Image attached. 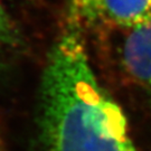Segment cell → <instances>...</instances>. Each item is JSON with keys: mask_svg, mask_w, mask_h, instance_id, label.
I'll return each mask as SVG.
<instances>
[{"mask_svg": "<svg viewBox=\"0 0 151 151\" xmlns=\"http://www.w3.org/2000/svg\"><path fill=\"white\" fill-rule=\"evenodd\" d=\"M38 97L40 151H137L123 111L92 68L75 0L49 52Z\"/></svg>", "mask_w": 151, "mask_h": 151, "instance_id": "1", "label": "cell"}, {"mask_svg": "<svg viewBox=\"0 0 151 151\" xmlns=\"http://www.w3.org/2000/svg\"><path fill=\"white\" fill-rule=\"evenodd\" d=\"M75 1L83 26L97 22L113 29H127L151 20V0Z\"/></svg>", "mask_w": 151, "mask_h": 151, "instance_id": "2", "label": "cell"}, {"mask_svg": "<svg viewBox=\"0 0 151 151\" xmlns=\"http://www.w3.org/2000/svg\"><path fill=\"white\" fill-rule=\"evenodd\" d=\"M121 30L122 67L130 80L151 96V20Z\"/></svg>", "mask_w": 151, "mask_h": 151, "instance_id": "3", "label": "cell"}, {"mask_svg": "<svg viewBox=\"0 0 151 151\" xmlns=\"http://www.w3.org/2000/svg\"><path fill=\"white\" fill-rule=\"evenodd\" d=\"M22 43L20 34L0 2V50L17 48Z\"/></svg>", "mask_w": 151, "mask_h": 151, "instance_id": "4", "label": "cell"}]
</instances>
